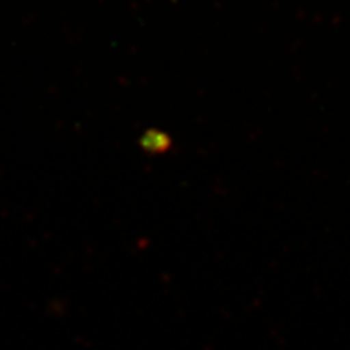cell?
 <instances>
[{"label": "cell", "instance_id": "cell-1", "mask_svg": "<svg viewBox=\"0 0 350 350\" xmlns=\"http://www.w3.org/2000/svg\"><path fill=\"white\" fill-rule=\"evenodd\" d=\"M140 148L148 153H165L172 148V139L158 129H149L146 130L144 136L139 140Z\"/></svg>", "mask_w": 350, "mask_h": 350}]
</instances>
